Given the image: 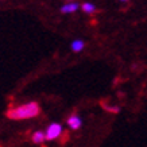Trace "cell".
Instances as JSON below:
<instances>
[{
  "mask_svg": "<svg viewBox=\"0 0 147 147\" xmlns=\"http://www.w3.org/2000/svg\"><path fill=\"white\" fill-rule=\"evenodd\" d=\"M123 1H125V0H123Z\"/></svg>",
  "mask_w": 147,
  "mask_h": 147,
  "instance_id": "8",
  "label": "cell"
},
{
  "mask_svg": "<svg viewBox=\"0 0 147 147\" xmlns=\"http://www.w3.org/2000/svg\"><path fill=\"white\" fill-rule=\"evenodd\" d=\"M67 124L70 125V128L73 129H78L81 127V120H80V117L76 115H71L69 119H67Z\"/></svg>",
  "mask_w": 147,
  "mask_h": 147,
  "instance_id": "3",
  "label": "cell"
},
{
  "mask_svg": "<svg viewBox=\"0 0 147 147\" xmlns=\"http://www.w3.org/2000/svg\"><path fill=\"white\" fill-rule=\"evenodd\" d=\"M62 132V128L59 124H51L46 131V139L49 140H53V139H57Z\"/></svg>",
  "mask_w": 147,
  "mask_h": 147,
  "instance_id": "2",
  "label": "cell"
},
{
  "mask_svg": "<svg viewBox=\"0 0 147 147\" xmlns=\"http://www.w3.org/2000/svg\"><path fill=\"white\" fill-rule=\"evenodd\" d=\"M71 47H73L74 51H80V50H82V47H84V43H82L81 40H76V42H73Z\"/></svg>",
  "mask_w": 147,
  "mask_h": 147,
  "instance_id": "7",
  "label": "cell"
},
{
  "mask_svg": "<svg viewBox=\"0 0 147 147\" xmlns=\"http://www.w3.org/2000/svg\"><path fill=\"white\" fill-rule=\"evenodd\" d=\"M82 11H85V12H94L96 11V8H94L93 4H90V3H85V4H82Z\"/></svg>",
  "mask_w": 147,
  "mask_h": 147,
  "instance_id": "6",
  "label": "cell"
},
{
  "mask_svg": "<svg viewBox=\"0 0 147 147\" xmlns=\"http://www.w3.org/2000/svg\"><path fill=\"white\" fill-rule=\"evenodd\" d=\"M45 139H46V135H43V132H35V134L32 135V142L36 143V144L42 143Z\"/></svg>",
  "mask_w": 147,
  "mask_h": 147,
  "instance_id": "5",
  "label": "cell"
},
{
  "mask_svg": "<svg viewBox=\"0 0 147 147\" xmlns=\"http://www.w3.org/2000/svg\"><path fill=\"white\" fill-rule=\"evenodd\" d=\"M39 112V104L35 101H31L23 104V105H18V107H9L5 115L8 119H12V120H24V119H31V117L38 116Z\"/></svg>",
  "mask_w": 147,
  "mask_h": 147,
  "instance_id": "1",
  "label": "cell"
},
{
  "mask_svg": "<svg viewBox=\"0 0 147 147\" xmlns=\"http://www.w3.org/2000/svg\"><path fill=\"white\" fill-rule=\"evenodd\" d=\"M77 8H78V4H77V3H67V4H65L62 8H61V11H62V12H74Z\"/></svg>",
  "mask_w": 147,
  "mask_h": 147,
  "instance_id": "4",
  "label": "cell"
}]
</instances>
